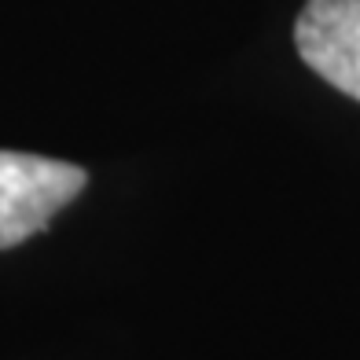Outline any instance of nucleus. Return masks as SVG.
<instances>
[{"mask_svg": "<svg viewBox=\"0 0 360 360\" xmlns=\"http://www.w3.org/2000/svg\"><path fill=\"white\" fill-rule=\"evenodd\" d=\"M89 184L81 166L26 151H0V250L44 232Z\"/></svg>", "mask_w": 360, "mask_h": 360, "instance_id": "nucleus-1", "label": "nucleus"}, {"mask_svg": "<svg viewBox=\"0 0 360 360\" xmlns=\"http://www.w3.org/2000/svg\"><path fill=\"white\" fill-rule=\"evenodd\" d=\"M294 41L323 81L360 100V0H309Z\"/></svg>", "mask_w": 360, "mask_h": 360, "instance_id": "nucleus-2", "label": "nucleus"}]
</instances>
